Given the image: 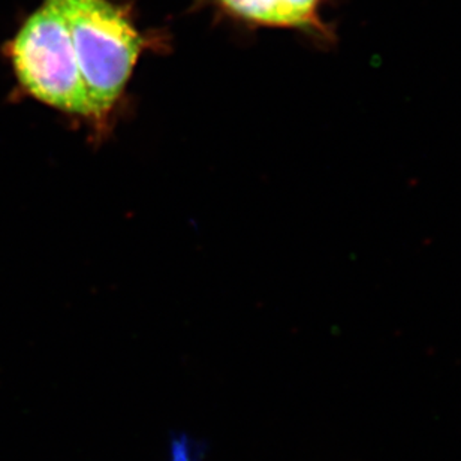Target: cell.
<instances>
[{"mask_svg":"<svg viewBox=\"0 0 461 461\" xmlns=\"http://www.w3.org/2000/svg\"><path fill=\"white\" fill-rule=\"evenodd\" d=\"M71 32L81 78L89 98V122L98 131L123 96L149 41L128 13L112 0H54Z\"/></svg>","mask_w":461,"mask_h":461,"instance_id":"1","label":"cell"},{"mask_svg":"<svg viewBox=\"0 0 461 461\" xmlns=\"http://www.w3.org/2000/svg\"><path fill=\"white\" fill-rule=\"evenodd\" d=\"M4 54L24 96L63 114L89 119L71 32L54 0H42L29 14L5 44Z\"/></svg>","mask_w":461,"mask_h":461,"instance_id":"2","label":"cell"},{"mask_svg":"<svg viewBox=\"0 0 461 461\" xmlns=\"http://www.w3.org/2000/svg\"><path fill=\"white\" fill-rule=\"evenodd\" d=\"M291 27L295 29H322L318 20L320 0H284Z\"/></svg>","mask_w":461,"mask_h":461,"instance_id":"3","label":"cell"}]
</instances>
